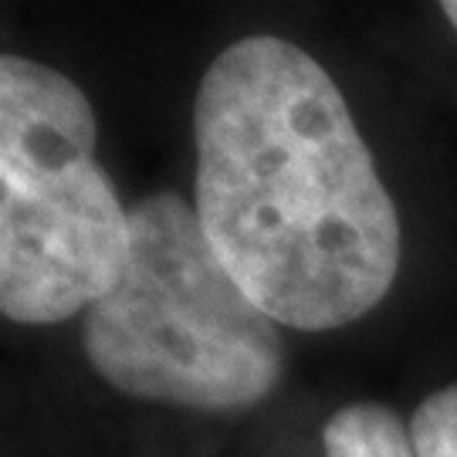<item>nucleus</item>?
Returning a JSON list of instances; mask_svg holds the SVG:
<instances>
[{
  "label": "nucleus",
  "mask_w": 457,
  "mask_h": 457,
  "mask_svg": "<svg viewBox=\"0 0 457 457\" xmlns=\"http://www.w3.org/2000/svg\"><path fill=\"white\" fill-rule=\"evenodd\" d=\"M194 211L217 258L278 326L332 332L400 271V217L349 102L305 48L254 34L194 98Z\"/></svg>",
  "instance_id": "f257e3e1"
},
{
  "label": "nucleus",
  "mask_w": 457,
  "mask_h": 457,
  "mask_svg": "<svg viewBox=\"0 0 457 457\" xmlns=\"http://www.w3.org/2000/svg\"><path fill=\"white\" fill-rule=\"evenodd\" d=\"M326 457H417L410 427L376 400H356L336 410L322 427Z\"/></svg>",
  "instance_id": "20e7f679"
},
{
  "label": "nucleus",
  "mask_w": 457,
  "mask_h": 457,
  "mask_svg": "<svg viewBox=\"0 0 457 457\" xmlns=\"http://www.w3.org/2000/svg\"><path fill=\"white\" fill-rule=\"evenodd\" d=\"M410 437L417 457H457V383L430 393L413 410Z\"/></svg>",
  "instance_id": "39448f33"
},
{
  "label": "nucleus",
  "mask_w": 457,
  "mask_h": 457,
  "mask_svg": "<svg viewBox=\"0 0 457 457\" xmlns=\"http://www.w3.org/2000/svg\"><path fill=\"white\" fill-rule=\"evenodd\" d=\"M85 356L115 393L183 410H247L285 373L278 322L180 194L129 207L126 268L85 312Z\"/></svg>",
  "instance_id": "f03ea898"
},
{
  "label": "nucleus",
  "mask_w": 457,
  "mask_h": 457,
  "mask_svg": "<svg viewBox=\"0 0 457 457\" xmlns=\"http://www.w3.org/2000/svg\"><path fill=\"white\" fill-rule=\"evenodd\" d=\"M441 11H444V17L451 21V28L457 31V0H447V4H441Z\"/></svg>",
  "instance_id": "423d86ee"
},
{
  "label": "nucleus",
  "mask_w": 457,
  "mask_h": 457,
  "mask_svg": "<svg viewBox=\"0 0 457 457\" xmlns=\"http://www.w3.org/2000/svg\"><path fill=\"white\" fill-rule=\"evenodd\" d=\"M96 146V109L79 82L0 58V312L17 326L88 312L126 268L129 211Z\"/></svg>",
  "instance_id": "7ed1b4c3"
}]
</instances>
